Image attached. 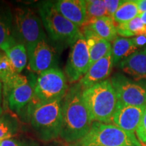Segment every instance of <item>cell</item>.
<instances>
[{
	"label": "cell",
	"instance_id": "6da1fadb",
	"mask_svg": "<svg viewBox=\"0 0 146 146\" xmlns=\"http://www.w3.org/2000/svg\"><path fill=\"white\" fill-rule=\"evenodd\" d=\"M83 91L79 83H74L62 100L60 137L67 143L80 141L92 125L93 121L83 99Z\"/></svg>",
	"mask_w": 146,
	"mask_h": 146
},
{
	"label": "cell",
	"instance_id": "7a4b0ae2",
	"mask_svg": "<svg viewBox=\"0 0 146 146\" xmlns=\"http://www.w3.org/2000/svg\"><path fill=\"white\" fill-rule=\"evenodd\" d=\"M83 99L93 122L112 124L118 99L110 80L83 90Z\"/></svg>",
	"mask_w": 146,
	"mask_h": 146
},
{
	"label": "cell",
	"instance_id": "3957f363",
	"mask_svg": "<svg viewBox=\"0 0 146 146\" xmlns=\"http://www.w3.org/2000/svg\"><path fill=\"white\" fill-rule=\"evenodd\" d=\"M39 13L48 36L56 43L72 45L82 34L80 28L56 10L53 1L40 3Z\"/></svg>",
	"mask_w": 146,
	"mask_h": 146
},
{
	"label": "cell",
	"instance_id": "277c9868",
	"mask_svg": "<svg viewBox=\"0 0 146 146\" xmlns=\"http://www.w3.org/2000/svg\"><path fill=\"white\" fill-rule=\"evenodd\" d=\"M62 100L36 106L28 112L31 125L37 137L50 141L59 137L62 122Z\"/></svg>",
	"mask_w": 146,
	"mask_h": 146
},
{
	"label": "cell",
	"instance_id": "5b68a950",
	"mask_svg": "<svg viewBox=\"0 0 146 146\" xmlns=\"http://www.w3.org/2000/svg\"><path fill=\"white\" fill-rule=\"evenodd\" d=\"M13 22L14 37L26 47L29 59L38 43L47 38L41 18L31 9L18 8L14 12Z\"/></svg>",
	"mask_w": 146,
	"mask_h": 146
},
{
	"label": "cell",
	"instance_id": "8992f818",
	"mask_svg": "<svg viewBox=\"0 0 146 146\" xmlns=\"http://www.w3.org/2000/svg\"><path fill=\"white\" fill-rule=\"evenodd\" d=\"M66 76L58 68H51L37 76L34 95L27 113L40 105L63 100L68 90Z\"/></svg>",
	"mask_w": 146,
	"mask_h": 146
},
{
	"label": "cell",
	"instance_id": "52a82bcc",
	"mask_svg": "<svg viewBox=\"0 0 146 146\" xmlns=\"http://www.w3.org/2000/svg\"><path fill=\"white\" fill-rule=\"evenodd\" d=\"M78 142L79 146H141L135 134L99 122H93L87 134Z\"/></svg>",
	"mask_w": 146,
	"mask_h": 146
},
{
	"label": "cell",
	"instance_id": "ba28073f",
	"mask_svg": "<svg viewBox=\"0 0 146 146\" xmlns=\"http://www.w3.org/2000/svg\"><path fill=\"white\" fill-rule=\"evenodd\" d=\"M36 78L33 73L27 76L20 74L10 86L3 89L11 110L19 113L29 105L34 95Z\"/></svg>",
	"mask_w": 146,
	"mask_h": 146
},
{
	"label": "cell",
	"instance_id": "9c48e42d",
	"mask_svg": "<svg viewBox=\"0 0 146 146\" xmlns=\"http://www.w3.org/2000/svg\"><path fill=\"white\" fill-rule=\"evenodd\" d=\"M90 68V58L86 40L83 33L71 45L70 54L65 66V74L69 83L80 81Z\"/></svg>",
	"mask_w": 146,
	"mask_h": 146
},
{
	"label": "cell",
	"instance_id": "30bf717a",
	"mask_svg": "<svg viewBox=\"0 0 146 146\" xmlns=\"http://www.w3.org/2000/svg\"><path fill=\"white\" fill-rule=\"evenodd\" d=\"M118 101L133 106H146V88L123 74L116 73L110 78Z\"/></svg>",
	"mask_w": 146,
	"mask_h": 146
},
{
	"label": "cell",
	"instance_id": "8fae6325",
	"mask_svg": "<svg viewBox=\"0 0 146 146\" xmlns=\"http://www.w3.org/2000/svg\"><path fill=\"white\" fill-rule=\"evenodd\" d=\"M146 106H133L118 101L112 124L126 132L134 134L143 116Z\"/></svg>",
	"mask_w": 146,
	"mask_h": 146
},
{
	"label": "cell",
	"instance_id": "7c38bea8",
	"mask_svg": "<svg viewBox=\"0 0 146 146\" xmlns=\"http://www.w3.org/2000/svg\"><path fill=\"white\" fill-rule=\"evenodd\" d=\"M56 52L49 44L47 39L40 41L29 59V70L35 73L45 72L54 68L56 64Z\"/></svg>",
	"mask_w": 146,
	"mask_h": 146
},
{
	"label": "cell",
	"instance_id": "4fadbf2b",
	"mask_svg": "<svg viewBox=\"0 0 146 146\" xmlns=\"http://www.w3.org/2000/svg\"><path fill=\"white\" fill-rule=\"evenodd\" d=\"M118 67L131 79L146 88V47L122 60Z\"/></svg>",
	"mask_w": 146,
	"mask_h": 146
},
{
	"label": "cell",
	"instance_id": "5bb4252c",
	"mask_svg": "<svg viewBox=\"0 0 146 146\" xmlns=\"http://www.w3.org/2000/svg\"><path fill=\"white\" fill-rule=\"evenodd\" d=\"M113 66L112 51H110L104 57L91 66L87 72L78 82L83 90L107 80L112 72Z\"/></svg>",
	"mask_w": 146,
	"mask_h": 146
},
{
	"label": "cell",
	"instance_id": "9a60e30c",
	"mask_svg": "<svg viewBox=\"0 0 146 146\" xmlns=\"http://www.w3.org/2000/svg\"><path fill=\"white\" fill-rule=\"evenodd\" d=\"M54 7L63 16L77 26L83 27L87 23L85 3L83 0H58Z\"/></svg>",
	"mask_w": 146,
	"mask_h": 146
},
{
	"label": "cell",
	"instance_id": "2e32d148",
	"mask_svg": "<svg viewBox=\"0 0 146 146\" xmlns=\"http://www.w3.org/2000/svg\"><path fill=\"white\" fill-rule=\"evenodd\" d=\"M81 31L84 37L86 40L88 47L89 58H90V67L97 61L104 57L112 50L110 42L100 37L97 35L84 26Z\"/></svg>",
	"mask_w": 146,
	"mask_h": 146
},
{
	"label": "cell",
	"instance_id": "e0dca14e",
	"mask_svg": "<svg viewBox=\"0 0 146 146\" xmlns=\"http://www.w3.org/2000/svg\"><path fill=\"white\" fill-rule=\"evenodd\" d=\"M97 35L109 42H113L117 37L116 25L112 18L108 16L94 18L85 25Z\"/></svg>",
	"mask_w": 146,
	"mask_h": 146
},
{
	"label": "cell",
	"instance_id": "ac0fdd59",
	"mask_svg": "<svg viewBox=\"0 0 146 146\" xmlns=\"http://www.w3.org/2000/svg\"><path fill=\"white\" fill-rule=\"evenodd\" d=\"M12 19L9 9L0 8V49L4 52L18 43L14 36Z\"/></svg>",
	"mask_w": 146,
	"mask_h": 146
},
{
	"label": "cell",
	"instance_id": "d6986e66",
	"mask_svg": "<svg viewBox=\"0 0 146 146\" xmlns=\"http://www.w3.org/2000/svg\"><path fill=\"white\" fill-rule=\"evenodd\" d=\"M138 50L133 44L131 38L118 36L112 45L113 65H117L122 60L129 57Z\"/></svg>",
	"mask_w": 146,
	"mask_h": 146
},
{
	"label": "cell",
	"instance_id": "ffe728a7",
	"mask_svg": "<svg viewBox=\"0 0 146 146\" xmlns=\"http://www.w3.org/2000/svg\"><path fill=\"white\" fill-rule=\"evenodd\" d=\"M5 54L16 73L21 74L29 60L27 51L25 45L18 42L5 51Z\"/></svg>",
	"mask_w": 146,
	"mask_h": 146
},
{
	"label": "cell",
	"instance_id": "44dd1931",
	"mask_svg": "<svg viewBox=\"0 0 146 146\" xmlns=\"http://www.w3.org/2000/svg\"><path fill=\"white\" fill-rule=\"evenodd\" d=\"M116 29L118 35L125 38L146 34V26L143 25L139 16L127 23L117 25Z\"/></svg>",
	"mask_w": 146,
	"mask_h": 146
},
{
	"label": "cell",
	"instance_id": "7402d4cb",
	"mask_svg": "<svg viewBox=\"0 0 146 146\" xmlns=\"http://www.w3.org/2000/svg\"><path fill=\"white\" fill-rule=\"evenodd\" d=\"M139 15L135 0H127L119 7L112 16L113 21L117 25L129 22Z\"/></svg>",
	"mask_w": 146,
	"mask_h": 146
},
{
	"label": "cell",
	"instance_id": "603a6c76",
	"mask_svg": "<svg viewBox=\"0 0 146 146\" xmlns=\"http://www.w3.org/2000/svg\"><path fill=\"white\" fill-rule=\"evenodd\" d=\"M19 129L18 120L8 114L0 112V141L14 137Z\"/></svg>",
	"mask_w": 146,
	"mask_h": 146
},
{
	"label": "cell",
	"instance_id": "cb8c5ba5",
	"mask_svg": "<svg viewBox=\"0 0 146 146\" xmlns=\"http://www.w3.org/2000/svg\"><path fill=\"white\" fill-rule=\"evenodd\" d=\"M85 9L87 16V22L94 18L107 16L104 1L102 0H86Z\"/></svg>",
	"mask_w": 146,
	"mask_h": 146
},
{
	"label": "cell",
	"instance_id": "d4e9b609",
	"mask_svg": "<svg viewBox=\"0 0 146 146\" xmlns=\"http://www.w3.org/2000/svg\"><path fill=\"white\" fill-rule=\"evenodd\" d=\"M0 146H39V143L31 139L12 137L1 140Z\"/></svg>",
	"mask_w": 146,
	"mask_h": 146
},
{
	"label": "cell",
	"instance_id": "484cf974",
	"mask_svg": "<svg viewBox=\"0 0 146 146\" xmlns=\"http://www.w3.org/2000/svg\"><path fill=\"white\" fill-rule=\"evenodd\" d=\"M135 132L139 141L146 144V108Z\"/></svg>",
	"mask_w": 146,
	"mask_h": 146
},
{
	"label": "cell",
	"instance_id": "4316f807",
	"mask_svg": "<svg viewBox=\"0 0 146 146\" xmlns=\"http://www.w3.org/2000/svg\"><path fill=\"white\" fill-rule=\"evenodd\" d=\"M123 0H105V5L107 11V16L112 18L115 12L124 3Z\"/></svg>",
	"mask_w": 146,
	"mask_h": 146
},
{
	"label": "cell",
	"instance_id": "83f0119b",
	"mask_svg": "<svg viewBox=\"0 0 146 146\" xmlns=\"http://www.w3.org/2000/svg\"><path fill=\"white\" fill-rule=\"evenodd\" d=\"M131 39L137 50H141L146 47V34L139 35L134 37H131Z\"/></svg>",
	"mask_w": 146,
	"mask_h": 146
},
{
	"label": "cell",
	"instance_id": "f1b7e54d",
	"mask_svg": "<svg viewBox=\"0 0 146 146\" xmlns=\"http://www.w3.org/2000/svg\"><path fill=\"white\" fill-rule=\"evenodd\" d=\"M137 6L139 14L143 13L146 11V0H135Z\"/></svg>",
	"mask_w": 146,
	"mask_h": 146
},
{
	"label": "cell",
	"instance_id": "f546056e",
	"mask_svg": "<svg viewBox=\"0 0 146 146\" xmlns=\"http://www.w3.org/2000/svg\"><path fill=\"white\" fill-rule=\"evenodd\" d=\"M139 17L140 18V19H141V21L142 23L144 25H145L146 26V11L145 12H143V13L139 14Z\"/></svg>",
	"mask_w": 146,
	"mask_h": 146
},
{
	"label": "cell",
	"instance_id": "4dcf8cb0",
	"mask_svg": "<svg viewBox=\"0 0 146 146\" xmlns=\"http://www.w3.org/2000/svg\"><path fill=\"white\" fill-rule=\"evenodd\" d=\"M1 92H2V83L0 81V96H1Z\"/></svg>",
	"mask_w": 146,
	"mask_h": 146
},
{
	"label": "cell",
	"instance_id": "1f68e13d",
	"mask_svg": "<svg viewBox=\"0 0 146 146\" xmlns=\"http://www.w3.org/2000/svg\"><path fill=\"white\" fill-rule=\"evenodd\" d=\"M1 54L0 53V61H1Z\"/></svg>",
	"mask_w": 146,
	"mask_h": 146
},
{
	"label": "cell",
	"instance_id": "d6a6232c",
	"mask_svg": "<svg viewBox=\"0 0 146 146\" xmlns=\"http://www.w3.org/2000/svg\"><path fill=\"white\" fill-rule=\"evenodd\" d=\"M1 96H0V100H1Z\"/></svg>",
	"mask_w": 146,
	"mask_h": 146
},
{
	"label": "cell",
	"instance_id": "836d02e7",
	"mask_svg": "<svg viewBox=\"0 0 146 146\" xmlns=\"http://www.w3.org/2000/svg\"><path fill=\"white\" fill-rule=\"evenodd\" d=\"M0 142H1V141H0Z\"/></svg>",
	"mask_w": 146,
	"mask_h": 146
}]
</instances>
